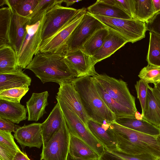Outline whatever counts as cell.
Listing matches in <instances>:
<instances>
[{"instance_id":"45","label":"cell","mask_w":160,"mask_h":160,"mask_svg":"<svg viewBox=\"0 0 160 160\" xmlns=\"http://www.w3.org/2000/svg\"><path fill=\"white\" fill-rule=\"evenodd\" d=\"M155 14L160 12V0H152Z\"/></svg>"},{"instance_id":"43","label":"cell","mask_w":160,"mask_h":160,"mask_svg":"<svg viewBox=\"0 0 160 160\" xmlns=\"http://www.w3.org/2000/svg\"><path fill=\"white\" fill-rule=\"evenodd\" d=\"M98 160H126L110 151L105 149Z\"/></svg>"},{"instance_id":"8","label":"cell","mask_w":160,"mask_h":160,"mask_svg":"<svg viewBox=\"0 0 160 160\" xmlns=\"http://www.w3.org/2000/svg\"><path fill=\"white\" fill-rule=\"evenodd\" d=\"M46 13L36 23L27 25L25 36L17 55L18 65L22 69L26 68L38 51L42 42V32Z\"/></svg>"},{"instance_id":"6","label":"cell","mask_w":160,"mask_h":160,"mask_svg":"<svg viewBox=\"0 0 160 160\" xmlns=\"http://www.w3.org/2000/svg\"><path fill=\"white\" fill-rule=\"evenodd\" d=\"M70 133L81 139L98 154L99 157L105 150L103 146L95 138L78 116L60 99L56 98Z\"/></svg>"},{"instance_id":"50","label":"cell","mask_w":160,"mask_h":160,"mask_svg":"<svg viewBox=\"0 0 160 160\" xmlns=\"http://www.w3.org/2000/svg\"><path fill=\"white\" fill-rule=\"evenodd\" d=\"M67 160H77L73 158L69 154H68Z\"/></svg>"},{"instance_id":"53","label":"cell","mask_w":160,"mask_h":160,"mask_svg":"<svg viewBox=\"0 0 160 160\" xmlns=\"http://www.w3.org/2000/svg\"><path fill=\"white\" fill-rule=\"evenodd\" d=\"M158 160H160V159L159 158H158Z\"/></svg>"},{"instance_id":"41","label":"cell","mask_w":160,"mask_h":160,"mask_svg":"<svg viewBox=\"0 0 160 160\" xmlns=\"http://www.w3.org/2000/svg\"><path fill=\"white\" fill-rule=\"evenodd\" d=\"M17 152L0 144V160H13Z\"/></svg>"},{"instance_id":"32","label":"cell","mask_w":160,"mask_h":160,"mask_svg":"<svg viewBox=\"0 0 160 160\" xmlns=\"http://www.w3.org/2000/svg\"><path fill=\"white\" fill-rule=\"evenodd\" d=\"M8 7L18 15L25 17L31 14L39 0H8Z\"/></svg>"},{"instance_id":"14","label":"cell","mask_w":160,"mask_h":160,"mask_svg":"<svg viewBox=\"0 0 160 160\" xmlns=\"http://www.w3.org/2000/svg\"><path fill=\"white\" fill-rule=\"evenodd\" d=\"M14 137L22 148L26 147L40 148L43 143L41 123L24 124L14 132Z\"/></svg>"},{"instance_id":"31","label":"cell","mask_w":160,"mask_h":160,"mask_svg":"<svg viewBox=\"0 0 160 160\" xmlns=\"http://www.w3.org/2000/svg\"><path fill=\"white\" fill-rule=\"evenodd\" d=\"M12 8L9 7L0 9V46L5 44L10 45L9 32Z\"/></svg>"},{"instance_id":"17","label":"cell","mask_w":160,"mask_h":160,"mask_svg":"<svg viewBox=\"0 0 160 160\" xmlns=\"http://www.w3.org/2000/svg\"><path fill=\"white\" fill-rule=\"evenodd\" d=\"M109 124H101L89 119L86 127L95 138L108 150L117 149L116 139L109 128Z\"/></svg>"},{"instance_id":"5","label":"cell","mask_w":160,"mask_h":160,"mask_svg":"<svg viewBox=\"0 0 160 160\" xmlns=\"http://www.w3.org/2000/svg\"><path fill=\"white\" fill-rule=\"evenodd\" d=\"M86 8L76 9L56 4L47 12L42 30L41 43L52 38Z\"/></svg>"},{"instance_id":"1","label":"cell","mask_w":160,"mask_h":160,"mask_svg":"<svg viewBox=\"0 0 160 160\" xmlns=\"http://www.w3.org/2000/svg\"><path fill=\"white\" fill-rule=\"evenodd\" d=\"M65 54L38 51L25 69L33 72L43 84L71 82L77 76L66 61Z\"/></svg>"},{"instance_id":"18","label":"cell","mask_w":160,"mask_h":160,"mask_svg":"<svg viewBox=\"0 0 160 160\" xmlns=\"http://www.w3.org/2000/svg\"><path fill=\"white\" fill-rule=\"evenodd\" d=\"M108 30V33L102 46L92 57L95 64L110 57L128 42L116 33Z\"/></svg>"},{"instance_id":"23","label":"cell","mask_w":160,"mask_h":160,"mask_svg":"<svg viewBox=\"0 0 160 160\" xmlns=\"http://www.w3.org/2000/svg\"><path fill=\"white\" fill-rule=\"evenodd\" d=\"M69 154L80 160H98L99 156L88 144L78 138L70 134Z\"/></svg>"},{"instance_id":"27","label":"cell","mask_w":160,"mask_h":160,"mask_svg":"<svg viewBox=\"0 0 160 160\" xmlns=\"http://www.w3.org/2000/svg\"><path fill=\"white\" fill-rule=\"evenodd\" d=\"M19 68L17 55L12 47L8 44L0 46V73L14 72Z\"/></svg>"},{"instance_id":"39","label":"cell","mask_w":160,"mask_h":160,"mask_svg":"<svg viewBox=\"0 0 160 160\" xmlns=\"http://www.w3.org/2000/svg\"><path fill=\"white\" fill-rule=\"evenodd\" d=\"M14 138L11 132L0 130V144L17 151H20Z\"/></svg>"},{"instance_id":"21","label":"cell","mask_w":160,"mask_h":160,"mask_svg":"<svg viewBox=\"0 0 160 160\" xmlns=\"http://www.w3.org/2000/svg\"><path fill=\"white\" fill-rule=\"evenodd\" d=\"M26 108L20 103L0 99V118L18 124L27 118Z\"/></svg>"},{"instance_id":"28","label":"cell","mask_w":160,"mask_h":160,"mask_svg":"<svg viewBox=\"0 0 160 160\" xmlns=\"http://www.w3.org/2000/svg\"><path fill=\"white\" fill-rule=\"evenodd\" d=\"M132 18L148 23L156 14L152 0H131Z\"/></svg>"},{"instance_id":"25","label":"cell","mask_w":160,"mask_h":160,"mask_svg":"<svg viewBox=\"0 0 160 160\" xmlns=\"http://www.w3.org/2000/svg\"><path fill=\"white\" fill-rule=\"evenodd\" d=\"M149 86L143 118L160 128V102Z\"/></svg>"},{"instance_id":"11","label":"cell","mask_w":160,"mask_h":160,"mask_svg":"<svg viewBox=\"0 0 160 160\" xmlns=\"http://www.w3.org/2000/svg\"><path fill=\"white\" fill-rule=\"evenodd\" d=\"M86 12V8L52 38L42 43L38 51L66 53L67 42L73 31L81 22Z\"/></svg>"},{"instance_id":"2","label":"cell","mask_w":160,"mask_h":160,"mask_svg":"<svg viewBox=\"0 0 160 160\" xmlns=\"http://www.w3.org/2000/svg\"><path fill=\"white\" fill-rule=\"evenodd\" d=\"M118 150L133 155L148 153L160 158V145L157 137L142 133L121 126L115 122L109 123Z\"/></svg>"},{"instance_id":"55","label":"cell","mask_w":160,"mask_h":160,"mask_svg":"<svg viewBox=\"0 0 160 160\" xmlns=\"http://www.w3.org/2000/svg\"><path fill=\"white\" fill-rule=\"evenodd\" d=\"M40 160H41V159H40Z\"/></svg>"},{"instance_id":"20","label":"cell","mask_w":160,"mask_h":160,"mask_svg":"<svg viewBox=\"0 0 160 160\" xmlns=\"http://www.w3.org/2000/svg\"><path fill=\"white\" fill-rule=\"evenodd\" d=\"M115 122L128 128L150 135L157 137L160 134V128L145 119L135 117H116Z\"/></svg>"},{"instance_id":"46","label":"cell","mask_w":160,"mask_h":160,"mask_svg":"<svg viewBox=\"0 0 160 160\" xmlns=\"http://www.w3.org/2000/svg\"><path fill=\"white\" fill-rule=\"evenodd\" d=\"M81 1L79 0H63V2H65L66 5V7H68L69 6L72 5L76 2H78Z\"/></svg>"},{"instance_id":"4","label":"cell","mask_w":160,"mask_h":160,"mask_svg":"<svg viewBox=\"0 0 160 160\" xmlns=\"http://www.w3.org/2000/svg\"><path fill=\"white\" fill-rule=\"evenodd\" d=\"M91 15L101 22L106 28L120 36L128 42L134 43L144 38L148 31L147 23L133 19Z\"/></svg>"},{"instance_id":"7","label":"cell","mask_w":160,"mask_h":160,"mask_svg":"<svg viewBox=\"0 0 160 160\" xmlns=\"http://www.w3.org/2000/svg\"><path fill=\"white\" fill-rule=\"evenodd\" d=\"M100 84L104 90L120 104L136 113L138 111L135 98L131 93L127 83L107 75L97 73L92 76Z\"/></svg>"},{"instance_id":"15","label":"cell","mask_w":160,"mask_h":160,"mask_svg":"<svg viewBox=\"0 0 160 160\" xmlns=\"http://www.w3.org/2000/svg\"><path fill=\"white\" fill-rule=\"evenodd\" d=\"M29 20L28 17L21 16L12 9L9 32L10 45L17 55L19 53Z\"/></svg>"},{"instance_id":"10","label":"cell","mask_w":160,"mask_h":160,"mask_svg":"<svg viewBox=\"0 0 160 160\" xmlns=\"http://www.w3.org/2000/svg\"><path fill=\"white\" fill-rule=\"evenodd\" d=\"M105 28L99 20L86 12L69 37L66 43V52L81 49L96 32Z\"/></svg>"},{"instance_id":"13","label":"cell","mask_w":160,"mask_h":160,"mask_svg":"<svg viewBox=\"0 0 160 160\" xmlns=\"http://www.w3.org/2000/svg\"><path fill=\"white\" fill-rule=\"evenodd\" d=\"M65 58L67 62L77 75V78L92 76L97 72L92 57L78 50L66 52Z\"/></svg>"},{"instance_id":"33","label":"cell","mask_w":160,"mask_h":160,"mask_svg":"<svg viewBox=\"0 0 160 160\" xmlns=\"http://www.w3.org/2000/svg\"><path fill=\"white\" fill-rule=\"evenodd\" d=\"M149 36L146 60L148 64L160 66V38L151 32Z\"/></svg>"},{"instance_id":"54","label":"cell","mask_w":160,"mask_h":160,"mask_svg":"<svg viewBox=\"0 0 160 160\" xmlns=\"http://www.w3.org/2000/svg\"></svg>"},{"instance_id":"35","label":"cell","mask_w":160,"mask_h":160,"mask_svg":"<svg viewBox=\"0 0 160 160\" xmlns=\"http://www.w3.org/2000/svg\"><path fill=\"white\" fill-rule=\"evenodd\" d=\"M28 88H14L0 91V99L20 103L22 98L28 92Z\"/></svg>"},{"instance_id":"40","label":"cell","mask_w":160,"mask_h":160,"mask_svg":"<svg viewBox=\"0 0 160 160\" xmlns=\"http://www.w3.org/2000/svg\"><path fill=\"white\" fill-rule=\"evenodd\" d=\"M147 25L148 30L160 38V12L156 13Z\"/></svg>"},{"instance_id":"52","label":"cell","mask_w":160,"mask_h":160,"mask_svg":"<svg viewBox=\"0 0 160 160\" xmlns=\"http://www.w3.org/2000/svg\"><path fill=\"white\" fill-rule=\"evenodd\" d=\"M160 82V80L158 82Z\"/></svg>"},{"instance_id":"22","label":"cell","mask_w":160,"mask_h":160,"mask_svg":"<svg viewBox=\"0 0 160 160\" xmlns=\"http://www.w3.org/2000/svg\"><path fill=\"white\" fill-rule=\"evenodd\" d=\"M20 68L11 73H0V91L14 88H28L31 79Z\"/></svg>"},{"instance_id":"24","label":"cell","mask_w":160,"mask_h":160,"mask_svg":"<svg viewBox=\"0 0 160 160\" xmlns=\"http://www.w3.org/2000/svg\"><path fill=\"white\" fill-rule=\"evenodd\" d=\"M87 12L92 15L102 16L108 17L124 19H132L125 12L118 7L104 3L101 0L86 8Z\"/></svg>"},{"instance_id":"49","label":"cell","mask_w":160,"mask_h":160,"mask_svg":"<svg viewBox=\"0 0 160 160\" xmlns=\"http://www.w3.org/2000/svg\"><path fill=\"white\" fill-rule=\"evenodd\" d=\"M154 87L156 88L160 91V82H157L154 84Z\"/></svg>"},{"instance_id":"30","label":"cell","mask_w":160,"mask_h":160,"mask_svg":"<svg viewBox=\"0 0 160 160\" xmlns=\"http://www.w3.org/2000/svg\"><path fill=\"white\" fill-rule=\"evenodd\" d=\"M63 0H39L31 14L28 17V24H33L40 21L44 14L56 4L61 5Z\"/></svg>"},{"instance_id":"3","label":"cell","mask_w":160,"mask_h":160,"mask_svg":"<svg viewBox=\"0 0 160 160\" xmlns=\"http://www.w3.org/2000/svg\"><path fill=\"white\" fill-rule=\"evenodd\" d=\"M78 92L84 109L90 119L101 124L115 122L116 117L102 99L92 76L76 78L71 82Z\"/></svg>"},{"instance_id":"26","label":"cell","mask_w":160,"mask_h":160,"mask_svg":"<svg viewBox=\"0 0 160 160\" xmlns=\"http://www.w3.org/2000/svg\"><path fill=\"white\" fill-rule=\"evenodd\" d=\"M93 78L98 93L107 107L116 117H135L136 113L114 99L104 90L99 82Z\"/></svg>"},{"instance_id":"34","label":"cell","mask_w":160,"mask_h":160,"mask_svg":"<svg viewBox=\"0 0 160 160\" xmlns=\"http://www.w3.org/2000/svg\"><path fill=\"white\" fill-rule=\"evenodd\" d=\"M138 76L148 84L158 82L160 80V66L148 64L141 70Z\"/></svg>"},{"instance_id":"51","label":"cell","mask_w":160,"mask_h":160,"mask_svg":"<svg viewBox=\"0 0 160 160\" xmlns=\"http://www.w3.org/2000/svg\"><path fill=\"white\" fill-rule=\"evenodd\" d=\"M157 138L158 141L160 145V134L157 136Z\"/></svg>"},{"instance_id":"12","label":"cell","mask_w":160,"mask_h":160,"mask_svg":"<svg viewBox=\"0 0 160 160\" xmlns=\"http://www.w3.org/2000/svg\"><path fill=\"white\" fill-rule=\"evenodd\" d=\"M58 91L56 98L63 102L74 112L86 126L90 119L82 104L79 95L72 82L59 84Z\"/></svg>"},{"instance_id":"42","label":"cell","mask_w":160,"mask_h":160,"mask_svg":"<svg viewBox=\"0 0 160 160\" xmlns=\"http://www.w3.org/2000/svg\"><path fill=\"white\" fill-rule=\"evenodd\" d=\"M20 127L10 121L0 118V130L15 132Z\"/></svg>"},{"instance_id":"29","label":"cell","mask_w":160,"mask_h":160,"mask_svg":"<svg viewBox=\"0 0 160 160\" xmlns=\"http://www.w3.org/2000/svg\"><path fill=\"white\" fill-rule=\"evenodd\" d=\"M108 32L109 30L106 28L97 31L85 42L80 50L92 57L101 47Z\"/></svg>"},{"instance_id":"16","label":"cell","mask_w":160,"mask_h":160,"mask_svg":"<svg viewBox=\"0 0 160 160\" xmlns=\"http://www.w3.org/2000/svg\"><path fill=\"white\" fill-rule=\"evenodd\" d=\"M63 116L58 102H57L46 120L41 123L43 139V147L44 146L54 134L61 128Z\"/></svg>"},{"instance_id":"47","label":"cell","mask_w":160,"mask_h":160,"mask_svg":"<svg viewBox=\"0 0 160 160\" xmlns=\"http://www.w3.org/2000/svg\"><path fill=\"white\" fill-rule=\"evenodd\" d=\"M152 89L154 94L160 102V91L154 87Z\"/></svg>"},{"instance_id":"9","label":"cell","mask_w":160,"mask_h":160,"mask_svg":"<svg viewBox=\"0 0 160 160\" xmlns=\"http://www.w3.org/2000/svg\"><path fill=\"white\" fill-rule=\"evenodd\" d=\"M70 133L63 117L61 128L42 147L41 160H67L69 154Z\"/></svg>"},{"instance_id":"38","label":"cell","mask_w":160,"mask_h":160,"mask_svg":"<svg viewBox=\"0 0 160 160\" xmlns=\"http://www.w3.org/2000/svg\"><path fill=\"white\" fill-rule=\"evenodd\" d=\"M101 1L104 3L118 7L126 12L132 18L131 0H101Z\"/></svg>"},{"instance_id":"44","label":"cell","mask_w":160,"mask_h":160,"mask_svg":"<svg viewBox=\"0 0 160 160\" xmlns=\"http://www.w3.org/2000/svg\"><path fill=\"white\" fill-rule=\"evenodd\" d=\"M13 160H30L25 153L21 150L17 152Z\"/></svg>"},{"instance_id":"37","label":"cell","mask_w":160,"mask_h":160,"mask_svg":"<svg viewBox=\"0 0 160 160\" xmlns=\"http://www.w3.org/2000/svg\"><path fill=\"white\" fill-rule=\"evenodd\" d=\"M109 151L126 160H158V158L148 153L133 155L123 152L117 149Z\"/></svg>"},{"instance_id":"19","label":"cell","mask_w":160,"mask_h":160,"mask_svg":"<svg viewBox=\"0 0 160 160\" xmlns=\"http://www.w3.org/2000/svg\"><path fill=\"white\" fill-rule=\"evenodd\" d=\"M49 95L48 91L32 93L31 98L26 103L28 121L37 122L47 113L45 108L48 104Z\"/></svg>"},{"instance_id":"56","label":"cell","mask_w":160,"mask_h":160,"mask_svg":"<svg viewBox=\"0 0 160 160\" xmlns=\"http://www.w3.org/2000/svg\"></svg>"},{"instance_id":"48","label":"cell","mask_w":160,"mask_h":160,"mask_svg":"<svg viewBox=\"0 0 160 160\" xmlns=\"http://www.w3.org/2000/svg\"><path fill=\"white\" fill-rule=\"evenodd\" d=\"M4 5H7L8 6V0H0V6H2Z\"/></svg>"},{"instance_id":"36","label":"cell","mask_w":160,"mask_h":160,"mask_svg":"<svg viewBox=\"0 0 160 160\" xmlns=\"http://www.w3.org/2000/svg\"><path fill=\"white\" fill-rule=\"evenodd\" d=\"M148 84L143 80L140 79L136 82L135 87L137 92V98L139 99L142 108V115L144 112L145 107L148 93L149 86Z\"/></svg>"}]
</instances>
